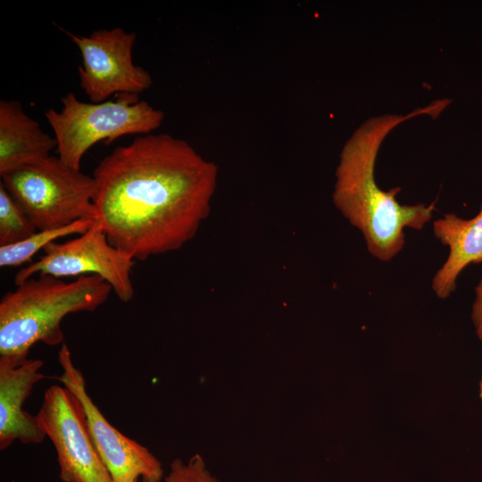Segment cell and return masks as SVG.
Instances as JSON below:
<instances>
[{
	"label": "cell",
	"mask_w": 482,
	"mask_h": 482,
	"mask_svg": "<svg viewBox=\"0 0 482 482\" xmlns=\"http://www.w3.org/2000/svg\"><path fill=\"white\" fill-rule=\"evenodd\" d=\"M93 177L96 223L112 246L145 261L195 236L210 212L218 168L183 139L147 134L116 147Z\"/></svg>",
	"instance_id": "cell-1"
},
{
	"label": "cell",
	"mask_w": 482,
	"mask_h": 482,
	"mask_svg": "<svg viewBox=\"0 0 482 482\" xmlns=\"http://www.w3.org/2000/svg\"><path fill=\"white\" fill-rule=\"evenodd\" d=\"M449 99L432 102L407 115L385 114L362 124L345 144L336 170L333 201L337 208L363 235L369 252L382 262L394 258L404 245L405 228L421 229L432 218L434 204H401L400 187H378L374 168L379 147L400 123L419 115L436 118Z\"/></svg>",
	"instance_id": "cell-2"
},
{
	"label": "cell",
	"mask_w": 482,
	"mask_h": 482,
	"mask_svg": "<svg viewBox=\"0 0 482 482\" xmlns=\"http://www.w3.org/2000/svg\"><path fill=\"white\" fill-rule=\"evenodd\" d=\"M112 291L97 275L80 276L71 282L46 274L26 279L1 299L0 355L28 356L37 342L62 344L63 318L96 310Z\"/></svg>",
	"instance_id": "cell-3"
},
{
	"label": "cell",
	"mask_w": 482,
	"mask_h": 482,
	"mask_svg": "<svg viewBox=\"0 0 482 482\" xmlns=\"http://www.w3.org/2000/svg\"><path fill=\"white\" fill-rule=\"evenodd\" d=\"M61 101L60 112L49 109L44 114L54 131L58 157L76 170H80L83 156L95 144L111 143L127 135L151 134L164 119L162 111L136 95L87 103L68 93Z\"/></svg>",
	"instance_id": "cell-4"
},
{
	"label": "cell",
	"mask_w": 482,
	"mask_h": 482,
	"mask_svg": "<svg viewBox=\"0 0 482 482\" xmlns=\"http://www.w3.org/2000/svg\"><path fill=\"white\" fill-rule=\"evenodd\" d=\"M1 182L38 230L60 229L82 219L95 220L96 181L57 156L1 176Z\"/></svg>",
	"instance_id": "cell-5"
},
{
	"label": "cell",
	"mask_w": 482,
	"mask_h": 482,
	"mask_svg": "<svg viewBox=\"0 0 482 482\" xmlns=\"http://www.w3.org/2000/svg\"><path fill=\"white\" fill-rule=\"evenodd\" d=\"M43 250L42 257L16 273V286L37 274L58 278L97 275L112 287L120 301L127 303L133 299L134 260L112 246L97 223L74 239L52 242Z\"/></svg>",
	"instance_id": "cell-6"
},
{
	"label": "cell",
	"mask_w": 482,
	"mask_h": 482,
	"mask_svg": "<svg viewBox=\"0 0 482 482\" xmlns=\"http://www.w3.org/2000/svg\"><path fill=\"white\" fill-rule=\"evenodd\" d=\"M62 374L58 380L79 401L87 431L112 482H160L161 462L149 450L111 425L86 389L82 372L73 364L69 347L63 343L58 353Z\"/></svg>",
	"instance_id": "cell-7"
},
{
	"label": "cell",
	"mask_w": 482,
	"mask_h": 482,
	"mask_svg": "<svg viewBox=\"0 0 482 482\" xmlns=\"http://www.w3.org/2000/svg\"><path fill=\"white\" fill-rule=\"evenodd\" d=\"M78 46L82 57L79 66L80 87L93 103L112 95H136L150 88V73L133 62L134 32L120 27L97 29L78 36L60 28Z\"/></svg>",
	"instance_id": "cell-8"
},
{
	"label": "cell",
	"mask_w": 482,
	"mask_h": 482,
	"mask_svg": "<svg viewBox=\"0 0 482 482\" xmlns=\"http://www.w3.org/2000/svg\"><path fill=\"white\" fill-rule=\"evenodd\" d=\"M57 453L63 482H112L87 428L78 399L65 387L54 385L44 394L37 414Z\"/></svg>",
	"instance_id": "cell-9"
},
{
	"label": "cell",
	"mask_w": 482,
	"mask_h": 482,
	"mask_svg": "<svg viewBox=\"0 0 482 482\" xmlns=\"http://www.w3.org/2000/svg\"><path fill=\"white\" fill-rule=\"evenodd\" d=\"M43 361L28 356L0 355V449L5 450L15 440L39 444L46 436L37 415L22 409L33 386L45 375Z\"/></svg>",
	"instance_id": "cell-10"
},
{
	"label": "cell",
	"mask_w": 482,
	"mask_h": 482,
	"mask_svg": "<svg viewBox=\"0 0 482 482\" xmlns=\"http://www.w3.org/2000/svg\"><path fill=\"white\" fill-rule=\"evenodd\" d=\"M54 137L24 111L19 101H0V176L50 156Z\"/></svg>",
	"instance_id": "cell-11"
},
{
	"label": "cell",
	"mask_w": 482,
	"mask_h": 482,
	"mask_svg": "<svg viewBox=\"0 0 482 482\" xmlns=\"http://www.w3.org/2000/svg\"><path fill=\"white\" fill-rule=\"evenodd\" d=\"M433 229L436 237L449 248L446 261L432 281L434 292L445 299L454 291L460 273L469 264L482 262V203L473 218L446 213L434 222Z\"/></svg>",
	"instance_id": "cell-12"
},
{
	"label": "cell",
	"mask_w": 482,
	"mask_h": 482,
	"mask_svg": "<svg viewBox=\"0 0 482 482\" xmlns=\"http://www.w3.org/2000/svg\"><path fill=\"white\" fill-rule=\"evenodd\" d=\"M91 219H82L66 227L53 229L37 230L28 238L7 245H0V266L15 267L30 262L32 257L48 244L56 239L73 234H83L94 224Z\"/></svg>",
	"instance_id": "cell-13"
},
{
	"label": "cell",
	"mask_w": 482,
	"mask_h": 482,
	"mask_svg": "<svg viewBox=\"0 0 482 482\" xmlns=\"http://www.w3.org/2000/svg\"><path fill=\"white\" fill-rule=\"evenodd\" d=\"M38 229L0 181V245L21 242Z\"/></svg>",
	"instance_id": "cell-14"
},
{
	"label": "cell",
	"mask_w": 482,
	"mask_h": 482,
	"mask_svg": "<svg viewBox=\"0 0 482 482\" xmlns=\"http://www.w3.org/2000/svg\"><path fill=\"white\" fill-rule=\"evenodd\" d=\"M165 482H219L212 476L199 454L192 456L187 462L179 459L170 464V471L165 478Z\"/></svg>",
	"instance_id": "cell-15"
},
{
	"label": "cell",
	"mask_w": 482,
	"mask_h": 482,
	"mask_svg": "<svg viewBox=\"0 0 482 482\" xmlns=\"http://www.w3.org/2000/svg\"><path fill=\"white\" fill-rule=\"evenodd\" d=\"M471 319L478 338L482 341V278L475 288V300L472 304Z\"/></svg>",
	"instance_id": "cell-16"
},
{
	"label": "cell",
	"mask_w": 482,
	"mask_h": 482,
	"mask_svg": "<svg viewBox=\"0 0 482 482\" xmlns=\"http://www.w3.org/2000/svg\"><path fill=\"white\" fill-rule=\"evenodd\" d=\"M480 392H479V395H480V398L482 400V379H481V382H480Z\"/></svg>",
	"instance_id": "cell-17"
}]
</instances>
